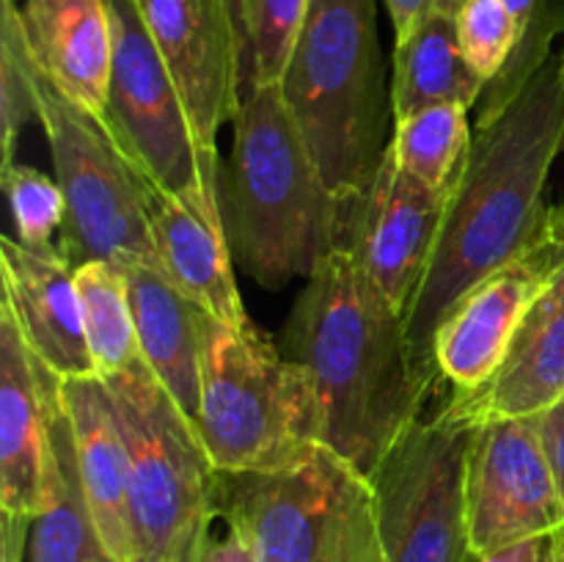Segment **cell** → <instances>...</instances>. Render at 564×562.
I'll return each mask as SVG.
<instances>
[{"mask_svg": "<svg viewBox=\"0 0 564 562\" xmlns=\"http://www.w3.org/2000/svg\"><path fill=\"white\" fill-rule=\"evenodd\" d=\"M218 516L257 562H386L369 477L319 441L281 468L218 474Z\"/></svg>", "mask_w": 564, "mask_h": 562, "instance_id": "7", "label": "cell"}, {"mask_svg": "<svg viewBox=\"0 0 564 562\" xmlns=\"http://www.w3.org/2000/svg\"><path fill=\"white\" fill-rule=\"evenodd\" d=\"M284 347L312 375L319 444L367 477L438 389V378L413 356L405 314L380 295L345 248L306 279L286 317Z\"/></svg>", "mask_w": 564, "mask_h": 562, "instance_id": "2", "label": "cell"}, {"mask_svg": "<svg viewBox=\"0 0 564 562\" xmlns=\"http://www.w3.org/2000/svg\"><path fill=\"white\" fill-rule=\"evenodd\" d=\"M560 58H562V77H564V50L560 53Z\"/></svg>", "mask_w": 564, "mask_h": 562, "instance_id": "39", "label": "cell"}, {"mask_svg": "<svg viewBox=\"0 0 564 562\" xmlns=\"http://www.w3.org/2000/svg\"><path fill=\"white\" fill-rule=\"evenodd\" d=\"M75 284L80 295L88 353L97 378L105 380L141 356L127 275L119 264L94 259L77 264Z\"/></svg>", "mask_w": 564, "mask_h": 562, "instance_id": "24", "label": "cell"}, {"mask_svg": "<svg viewBox=\"0 0 564 562\" xmlns=\"http://www.w3.org/2000/svg\"><path fill=\"white\" fill-rule=\"evenodd\" d=\"M220 521L226 523V532L220 538H213V532H209L207 543L198 554V562H257L251 538L237 523L226 521V518H220Z\"/></svg>", "mask_w": 564, "mask_h": 562, "instance_id": "31", "label": "cell"}, {"mask_svg": "<svg viewBox=\"0 0 564 562\" xmlns=\"http://www.w3.org/2000/svg\"><path fill=\"white\" fill-rule=\"evenodd\" d=\"M545 237L554 242L564 253V198L556 207L549 209V220H545Z\"/></svg>", "mask_w": 564, "mask_h": 562, "instance_id": "35", "label": "cell"}, {"mask_svg": "<svg viewBox=\"0 0 564 562\" xmlns=\"http://www.w3.org/2000/svg\"><path fill=\"white\" fill-rule=\"evenodd\" d=\"M560 152H564V77L562 58L551 55L499 116L477 127L452 182L438 242L405 312L413 356L435 378L433 336L446 314L479 281L543 237L551 209L545 204V182Z\"/></svg>", "mask_w": 564, "mask_h": 562, "instance_id": "1", "label": "cell"}, {"mask_svg": "<svg viewBox=\"0 0 564 562\" xmlns=\"http://www.w3.org/2000/svg\"><path fill=\"white\" fill-rule=\"evenodd\" d=\"M562 264L564 253L543 231L527 253L466 292L433 336L438 378L455 391L488 383L505 364L529 309Z\"/></svg>", "mask_w": 564, "mask_h": 562, "instance_id": "14", "label": "cell"}, {"mask_svg": "<svg viewBox=\"0 0 564 562\" xmlns=\"http://www.w3.org/2000/svg\"><path fill=\"white\" fill-rule=\"evenodd\" d=\"M105 386L127 446L135 562H198L218 521L220 472L196 422L141 356Z\"/></svg>", "mask_w": 564, "mask_h": 562, "instance_id": "5", "label": "cell"}, {"mask_svg": "<svg viewBox=\"0 0 564 562\" xmlns=\"http://www.w3.org/2000/svg\"><path fill=\"white\" fill-rule=\"evenodd\" d=\"M554 540H556V551H560V562H564V529L554 532Z\"/></svg>", "mask_w": 564, "mask_h": 562, "instance_id": "38", "label": "cell"}, {"mask_svg": "<svg viewBox=\"0 0 564 562\" xmlns=\"http://www.w3.org/2000/svg\"><path fill=\"white\" fill-rule=\"evenodd\" d=\"M138 347L182 411L196 419L202 400V320L204 309L193 303L158 264H127Z\"/></svg>", "mask_w": 564, "mask_h": 562, "instance_id": "21", "label": "cell"}, {"mask_svg": "<svg viewBox=\"0 0 564 562\" xmlns=\"http://www.w3.org/2000/svg\"><path fill=\"white\" fill-rule=\"evenodd\" d=\"M28 42L64 97L102 125L108 108L113 28L105 0H25Z\"/></svg>", "mask_w": 564, "mask_h": 562, "instance_id": "19", "label": "cell"}, {"mask_svg": "<svg viewBox=\"0 0 564 562\" xmlns=\"http://www.w3.org/2000/svg\"><path fill=\"white\" fill-rule=\"evenodd\" d=\"M466 3V0H435V6H438L441 11H446V14H457V9Z\"/></svg>", "mask_w": 564, "mask_h": 562, "instance_id": "37", "label": "cell"}, {"mask_svg": "<svg viewBox=\"0 0 564 562\" xmlns=\"http://www.w3.org/2000/svg\"><path fill=\"white\" fill-rule=\"evenodd\" d=\"M196 430L220 474L270 472L323 433L312 375L248 323L202 320V400Z\"/></svg>", "mask_w": 564, "mask_h": 562, "instance_id": "6", "label": "cell"}, {"mask_svg": "<svg viewBox=\"0 0 564 562\" xmlns=\"http://www.w3.org/2000/svg\"><path fill=\"white\" fill-rule=\"evenodd\" d=\"M39 125L50 141L55 182L66 202L64 248L72 264L105 259L119 268L158 264L149 226V182L102 125L53 86L33 55Z\"/></svg>", "mask_w": 564, "mask_h": 562, "instance_id": "8", "label": "cell"}, {"mask_svg": "<svg viewBox=\"0 0 564 562\" xmlns=\"http://www.w3.org/2000/svg\"><path fill=\"white\" fill-rule=\"evenodd\" d=\"M449 196L452 185L438 191L411 180L389 149L372 185L341 202L339 248L397 312H408L422 284Z\"/></svg>", "mask_w": 564, "mask_h": 562, "instance_id": "13", "label": "cell"}, {"mask_svg": "<svg viewBox=\"0 0 564 562\" xmlns=\"http://www.w3.org/2000/svg\"><path fill=\"white\" fill-rule=\"evenodd\" d=\"M540 435H543L545 455H549L551 472H554L564 505V400L540 413Z\"/></svg>", "mask_w": 564, "mask_h": 562, "instance_id": "32", "label": "cell"}, {"mask_svg": "<svg viewBox=\"0 0 564 562\" xmlns=\"http://www.w3.org/2000/svg\"><path fill=\"white\" fill-rule=\"evenodd\" d=\"M149 226L160 268L193 303L231 328L253 323L237 292L235 257L220 215L187 207L149 185Z\"/></svg>", "mask_w": 564, "mask_h": 562, "instance_id": "20", "label": "cell"}, {"mask_svg": "<svg viewBox=\"0 0 564 562\" xmlns=\"http://www.w3.org/2000/svg\"><path fill=\"white\" fill-rule=\"evenodd\" d=\"M58 383H55L53 406H50L44 499L42 510L31 521L25 562H116L102 545L86 494H83L69 419L61 406Z\"/></svg>", "mask_w": 564, "mask_h": 562, "instance_id": "22", "label": "cell"}, {"mask_svg": "<svg viewBox=\"0 0 564 562\" xmlns=\"http://www.w3.org/2000/svg\"><path fill=\"white\" fill-rule=\"evenodd\" d=\"M242 44L246 91L281 83L308 0H229Z\"/></svg>", "mask_w": 564, "mask_h": 562, "instance_id": "27", "label": "cell"}, {"mask_svg": "<svg viewBox=\"0 0 564 562\" xmlns=\"http://www.w3.org/2000/svg\"><path fill=\"white\" fill-rule=\"evenodd\" d=\"M281 91L334 196H361L394 130L378 0H308Z\"/></svg>", "mask_w": 564, "mask_h": 562, "instance_id": "4", "label": "cell"}, {"mask_svg": "<svg viewBox=\"0 0 564 562\" xmlns=\"http://www.w3.org/2000/svg\"><path fill=\"white\" fill-rule=\"evenodd\" d=\"M39 121L36 94H33V50L28 42L22 6L17 0H0V127H3V163H14L17 136L25 125Z\"/></svg>", "mask_w": 564, "mask_h": 562, "instance_id": "28", "label": "cell"}, {"mask_svg": "<svg viewBox=\"0 0 564 562\" xmlns=\"http://www.w3.org/2000/svg\"><path fill=\"white\" fill-rule=\"evenodd\" d=\"M543 545H545V538H532V540H523V543L507 545V549L482 556V560L477 562H540V556H543Z\"/></svg>", "mask_w": 564, "mask_h": 562, "instance_id": "34", "label": "cell"}, {"mask_svg": "<svg viewBox=\"0 0 564 562\" xmlns=\"http://www.w3.org/2000/svg\"><path fill=\"white\" fill-rule=\"evenodd\" d=\"M540 562H560V551H556V540H554V534H549V538H545L543 556H540Z\"/></svg>", "mask_w": 564, "mask_h": 562, "instance_id": "36", "label": "cell"}, {"mask_svg": "<svg viewBox=\"0 0 564 562\" xmlns=\"http://www.w3.org/2000/svg\"><path fill=\"white\" fill-rule=\"evenodd\" d=\"M564 529V505L540 435V413L479 428L468 463L474 560Z\"/></svg>", "mask_w": 564, "mask_h": 562, "instance_id": "11", "label": "cell"}, {"mask_svg": "<svg viewBox=\"0 0 564 562\" xmlns=\"http://www.w3.org/2000/svg\"><path fill=\"white\" fill-rule=\"evenodd\" d=\"M185 102L207 163L218 165V130L235 121L246 97L242 44L229 0H135Z\"/></svg>", "mask_w": 564, "mask_h": 562, "instance_id": "12", "label": "cell"}, {"mask_svg": "<svg viewBox=\"0 0 564 562\" xmlns=\"http://www.w3.org/2000/svg\"><path fill=\"white\" fill-rule=\"evenodd\" d=\"M231 127L218 176L231 257L268 290L308 279L339 251L341 202L314 163L281 83L248 88Z\"/></svg>", "mask_w": 564, "mask_h": 562, "instance_id": "3", "label": "cell"}, {"mask_svg": "<svg viewBox=\"0 0 564 562\" xmlns=\"http://www.w3.org/2000/svg\"><path fill=\"white\" fill-rule=\"evenodd\" d=\"M466 105H433L394 121L391 154L400 171L427 187H449L471 149Z\"/></svg>", "mask_w": 564, "mask_h": 562, "instance_id": "25", "label": "cell"}, {"mask_svg": "<svg viewBox=\"0 0 564 562\" xmlns=\"http://www.w3.org/2000/svg\"><path fill=\"white\" fill-rule=\"evenodd\" d=\"M58 378L22 339L0 303V512L36 518L44 499L50 452V406Z\"/></svg>", "mask_w": 564, "mask_h": 562, "instance_id": "16", "label": "cell"}, {"mask_svg": "<svg viewBox=\"0 0 564 562\" xmlns=\"http://www.w3.org/2000/svg\"><path fill=\"white\" fill-rule=\"evenodd\" d=\"M0 275L3 303L33 356L61 380L97 378L83 328L75 264L64 248L33 251L14 237H0Z\"/></svg>", "mask_w": 564, "mask_h": 562, "instance_id": "15", "label": "cell"}, {"mask_svg": "<svg viewBox=\"0 0 564 562\" xmlns=\"http://www.w3.org/2000/svg\"><path fill=\"white\" fill-rule=\"evenodd\" d=\"M564 400V264L529 309L499 372L474 391H452L460 417L485 424L534 417Z\"/></svg>", "mask_w": 564, "mask_h": 562, "instance_id": "17", "label": "cell"}, {"mask_svg": "<svg viewBox=\"0 0 564 562\" xmlns=\"http://www.w3.org/2000/svg\"><path fill=\"white\" fill-rule=\"evenodd\" d=\"M488 83L471 69L457 42L455 14L435 9L405 42L394 44L391 110L394 121L433 105H466L474 110Z\"/></svg>", "mask_w": 564, "mask_h": 562, "instance_id": "23", "label": "cell"}, {"mask_svg": "<svg viewBox=\"0 0 564 562\" xmlns=\"http://www.w3.org/2000/svg\"><path fill=\"white\" fill-rule=\"evenodd\" d=\"M482 424L449 406L416 417L369 472L386 562H471L468 463Z\"/></svg>", "mask_w": 564, "mask_h": 562, "instance_id": "9", "label": "cell"}, {"mask_svg": "<svg viewBox=\"0 0 564 562\" xmlns=\"http://www.w3.org/2000/svg\"><path fill=\"white\" fill-rule=\"evenodd\" d=\"M457 42L471 69L494 80L516 50L518 28L505 0H466L455 14Z\"/></svg>", "mask_w": 564, "mask_h": 562, "instance_id": "30", "label": "cell"}, {"mask_svg": "<svg viewBox=\"0 0 564 562\" xmlns=\"http://www.w3.org/2000/svg\"><path fill=\"white\" fill-rule=\"evenodd\" d=\"M383 3L389 9L391 25H394V44L411 39L419 25L438 9L435 0H383Z\"/></svg>", "mask_w": 564, "mask_h": 562, "instance_id": "33", "label": "cell"}, {"mask_svg": "<svg viewBox=\"0 0 564 562\" xmlns=\"http://www.w3.org/2000/svg\"><path fill=\"white\" fill-rule=\"evenodd\" d=\"M3 191L14 215L17 240L33 251L55 248V231L64 229L66 202L61 185L33 165L11 163L0 169Z\"/></svg>", "mask_w": 564, "mask_h": 562, "instance_id": "29", "label": "cell"}, {"mask_svg": "<svg viewBox=\"0 0 564 562\" xmlns=\"http://www.w3.org/2000/svg\"><path fill=\"white\" fill-rule=\"evenodd\" d=\"M58 395L69 419L77 474L94 527L116 562H135L127 499V446L108 386L99 378H69L61 380Z\"/></svg>", "mask_w": 564, "mask_h": 562, "instance_id": "18", "label": "cell"}, {"mask_svg": "<svg viewBox=\"0 0 564 562\" xmlns=\"http://www.w3.org/2000/svg\"><path fill=\"white\" fill-rule=\"evenodd\" d=\"M105 3L113 28V66L102 127L149 185L187 207L220 215V169L198 149L185 102L135 0Z\"/></svg>", "mask_w": 564, "mask_h": 562, "instance_id": "10", "label": "cell"}, {"mask_svg": "<svg viewBox=\"0 0 564 562\" xmlns=\"http://www.w3.org/2000/svg\"><path fill=\"white\" fill-rule=\"evenodd\" d=\"M518 39L505 69L485 86L477 105V127L499 116L516 94L551 61V44L564 31V0H505Z\"/></svg>", "mask_w": 564, "mask_h": 562, "instance_id": "26", "label": "cell"}]
</instances>
